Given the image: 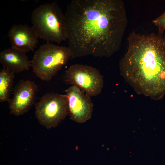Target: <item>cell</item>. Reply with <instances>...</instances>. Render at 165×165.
I'll return each instance as SVG.
<instances>
[{"label":"cell","instance_id":"6da1fadb","mask_svg":"<svg viewBox=\"0 0 165 165\" xmlns=\"http://www.w3.org/2000/svg\"><path fill=\"white\" fill-rule=\"evenodd\" d=\"M64 14L71 58L108 57L120 49L128 20L121 0H73Z\"/></svg>","mask_w":165,"mask_h":165},{"label":"cell","instance_id":"7a4b0ae2","mask_svg":"<svg viewBox=\"0 0 165 165\" xmlns=\"http://www.w3.org/2000/svg\"><path fill=\"white\" fill-rule=\"evenodd\" d=\"M127 51L119 63L122 75H137L156 99L165 94V36L132 32Z\"/></svg>","mask_w":165,"mask_h":165},{"label":"cell","instance_id":"3957f363","mask_svg":"<svg viewBox=\"0 0 165 165\" xmlns=\"http://www.w3.org/2000/svg\"><path fill=\"white\" fill-rule=\"evenodd\" d=\"M31 20L39 38L58 43L67 40L64 14L56 3L36 7L32 13Z\"/></svg>","mask_w":165,"mask_h":165},{"label":"cell","instance_id":"277c9868","mask_svg":"<svg viewBox=\"0 0 165 165\" xmlns=\"http://www.w3.org/2000/svg\"><path fill=\"white\" fill-rule=\"evenodd\" d=\"M71 58L68 47L47 42L35 52L31 61L35 74L41 80L50 81Z\"/></svg>","mask_w":165,"mask_h":165},{"label":"cell","instance_id":"5b68a950","mask_svg":"<svg viewBox=\"0 0 165 165\" xmlns=\"http://www.w3.org/2000/svg\"><path fill=\"white\" fill-rule=\"evenodd\" d=\"M36 117L39 123L48 129L54 127L65 118L68 109L66 94H47L35 106Z\"/></svg>","mask_w":165,"mask_h":165},{"label":"cell","instance_id":"8992f818","mask_svg":"<svg viewBox=\"0 0 165 165\" xmlns=\"http://www.w3.org/2000/svg\"><path fill=\"white\" fill-rule=\"evenodd\" d=\"M65 81L75 86L90 96L101 93L103 86L102 75L96 68L87 65L75 64L65 71Z\"/></svg>","mask_w":165,"mask_h":165},{"label":"cell","instance_id":"52a82bcc","mask_svg":"<svg viewBox=\"0 0 165 165\" xmlns=\"http://www.w3.org/2000/svg\"><path fill=\"white\" fill-rule=\"evenodd\" d=\"M65 92L68 98L71 119L80 123L90 119L93 107L90 96L74 85L69 87Z\"/></svg>","mask_w":165,"mask_h":165},{"label":"cell","instance_id":"ba28073f","mask_svg":"<svg viewBox=\"0 0 165 165\" xmlns=\"http://www.w3.org/2000/svg\"><path fill=\"white\" fill-rule=\"evenodd\" d=\"M37 89L31 80H21L15 86L12 98L8 101L10 113L16 116L24 114L33 103Z\"/></svg>","mask_w":165,"mask_h":165},{"label":"cell","instance_id":"9c48e42d","mask_svg":"<svg viewBox=\"0 0 165 165\" xmlns=\"http://www.w3.org/2000/svg\"><path fill=\"white\" fill-rule=\"evenodd\" d=\"M8 36L11 47L26 53L34 51L39 38L32 26L23 24L12 26L9 31Z\"/></svg>","mask_w":165,"mask_h":165},{"label":"cell","instance_id":"30bf717a","mask_svg":"<svg viewBox=\"0 0 165 165\" xmlns=\"http://www.w3.org/2000/svg\"><path fill=\"white\" fill-rule=\"evenodd\" d=\"M26 53L11 47L0 53V62L4 68L14 73L28 70L31 67Z\"/></svg>","mask_w":165,"mask_h":165},{"label":"cell","instance_id":"8fae6325","mask_svg":"<svg viewBox=\"0 0 165 165\" xmlns=\"http://www.w3.org/2000/svg\"><path fill=\"white\" fill-rule=\"evenodd\" d=\"M14 73L4 68L0 72V101H8Z\"/></svg>","mask_w":165,"mask_h":165},{"label":"cell","instance_id":"7c38bea8","mask_svg":"<svg viewBox=\"0 0 165 165\" xmlns=\"http://www.w3.org/2000/svg\"><path fill=\"white\" fill-rule=\"evenodd\" d=\"M152 23L158 28V33L163 35L165 30V11L160 16L153 20Z\"/></svg>","mask_w":165,"mask_h":165}]
</instances>
